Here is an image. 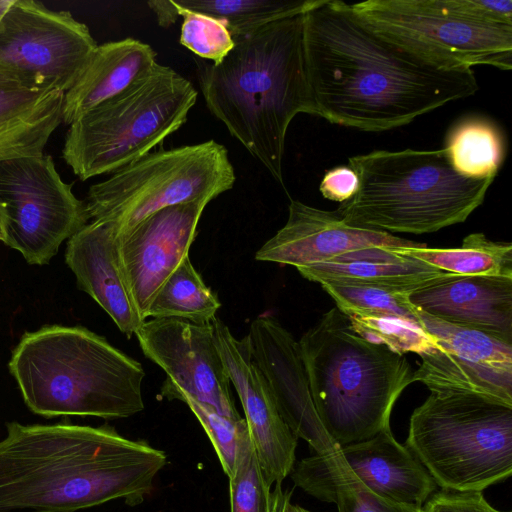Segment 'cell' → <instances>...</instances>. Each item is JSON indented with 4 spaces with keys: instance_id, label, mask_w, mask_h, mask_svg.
Listing matches in <instances>:
<instances>
[{
    "instance_id": "1",
    "label": "cell",
    "mask_w": 512,
    "mask_h": 512,
    "mask_svg": "<svg viewBox=\"0 0 512 512\" xmlns=\"http://www.w3.org/2000/svg\"><path fill=\"white\" fill-rule=\"evenodd\" d=\"M303 51L314 115L362 131L406 125L479 89L472 68L434 61L340 0H312Z\"/></svg>"
},
{
    "instance_id": "2",
    "label": "cell",
    "mask_w": 512,
    "mask_h": 512,
    "mask_svg": "<svg viewBox=\"0 0 512 512\" xmlns=\"http://www.w3.org/2000/svg\"><path fill=\"white\" fill-rule=\"evenodd\" d=\"M164 451L110 426L6 424L0 440V512H75L122 499L141 504Z\"/></svg>"
},
{
    "instance_id": "3",
    "label": "cell",
    "mask_w": 512,
    "mask_h": 512,
    "mask_svg": "<svg viewBox=\"0 0 512 512\" xmlns=\"http://www.w3.org/2000/svg\"><path fill=\"white\" fill-rule=\"evenodd\" d=\"M217 63H202L198 78L209 111L283 185L288 127L312 114L303 51V13L233 37Z\"/></svg>"
},
{
    "instance_id": "4",
    "label": "cell",
    "mask_w": 512,
    "mask_h": 512,
    "mask_svg": "<svg viewBox=\"0 0 512 512\" xmlns=\"http://www.w3.org/2000/svg\"><path fill=\"white\" fill-rule=\"evenodd\" d=\"M8 367L27 407L44 417L118 419L144 409L142 365L83 327L25 333Z\"/></svg>"
},
{
    "instance_id": "5",
    "label": "cell",
    "mask_w": 512,
    "mask_h": 512,
    "mask_svg": "<svg viewBox=\"0 0 512 512\" xmlns=\"http://www.w3.org/2000/svg\"><path fill=\"white\" fill-rule=\"evenodd\" d=\"M298 344L316 412L337 445L391 429L393 407L413 383L405 355L364 338L336 306Z\"/></svg>"
},
{
    "instance_id": "6",
    "label": "cell",
    "mask_w": 512,
    "mask_h": 512,
    "mask_svg": "<svg viewBox=\"0 0 512 512\" xmlns=\"http://www.w3.org/2000/svg\"><path fill=\"white\" fill-rule=\"evenodd\" d=\"M356 193L337 212L355 227L424 234L462 223L495 178L460 175L441 150H376L349 158Z\"/></svg>"
},
{
    "instance_id": "7",
    "label": "cell",
    "mask_w": 512,
    "mask_h": 512,
    "mask_svg": "<svg viewBox=\"0 0 512 512\" xmlns=\"http://www.w3.org/2000/svg\"><path fill=\"white\" fill-rule=\"evenodd\" d=\"M405 445L441 489L482 492L512 474V406L431 392L410 417Z\"/></svg>"
},
{
    "instance_id": "8",
    "label": "cell",
    "mask_w": 512,
    "mask_h": 512,
    "mask_svg": "<svg viewBox=\"0 0 512 512\" xmlns=\"http://www.w3.org/2000/svg\"><path fill=\"white\" fill-rule=\"evenodd\" d=\"M197 96L189 80L157 63L128 89L72 122L62 157L82 181L114 173L181 128Z\"/></svg>"
},
{
    "instance_id": "9",
    "label": "cell",
    "mask_w": 512,
    "mask_h": 512,
    "mask_svg": "<svg viewBox=\"0 0 512 512\" xmlns=\"http://www.w3.org/2000/svg\"><path fill=\"white\" fill-rule=\"evenodd\" d=\"M351 5L378 30L444 66L512 68L511 0H368Z\"/></svg>"
},
{
    "instance_id": "10",
    "label": "cell",
    "mask_w": 512,
    "mask_h": 512,
    "mask_svg": "<svg viewBox=\"0 0 512 512\" xmlns=\"http://www.w3.org/2000/svg\"><path fill=\"white\" fill-rule=\"evenodd\" d=\"M235 180L227 149L209 140L147 154L90 186L85 204L92 221H112L122 233L164 208L209 203Z\"/></svg>"
},
{
    "instance_id": "11",
    "label": "cell",
    "mask_w": 512,
    "mask_h": 512,
    "mask_svg": "<svg viewBox=\"0 0 512 512\" xmlns=\"http://www.w3.org/2000/svg\"><path fill=\"white\" fill-rule=\"evenodd\" d=\"M0 205L4 243L35 265L48 263L62 242L90 220L85 202L44 153L0 162Z\"/></svg>"
},
{
    "instance_id": "12",
    "label": "cell",
    "mask_w": 512,
    "mask_h": 512,
    "mask_svg": "<svg viewBox=\"0 0 512 512\" xmlns=\"http://www.w3.org/2000/svg\"><path fill=\"white\" fill-rule=\"evenodd\" d=\"M97 46L69 11L34 0H14L0 20V69L32 88L67 92Z\"/></svg>"
},
{
    "instance_id": "13",
    "label": "cell",
    "mask_w": 512,
    "mask_h": 512,
    "mask_svg": "<svg viewBox=\"0 0 512 512\" xmlns=\"http://www.w3.org/2000/svg\"><path fill=\"white\" fill-rule=\"evenodd\" d=\"M419 320L435 344L419 355L413 382L431 392L479 394L512 406V342L421 310Z\"/></svg>"
},
{
    "instance_id": "14",
    "label": "cell",
    "mask_w": 512,
    "mask_h": 512,
    "mask_svg": "<svg viewBox=\"0 0 512 512\" xmlns=\"http://www.w3.org/2000/svg\"><path fill=\"white\" fill-rule=\"evenodd\" d=\"M135 335L144 355L167 374L161 386L162 397L181 392L224 416L241 418L211 322L153 318L144 321Z\"/></svg>"
},
{
    "instance_id": "15",
    "label": "cell",
    "mask_w": 512,
    "mask_h": 512,
    "mask_svg": "<svg viewBox=\"0 0 512 512\" xmlns=\"http://www.w3.org/2000/svg\"><path fill=\"white\" fill-rule=\"evenodd\" d=\"M214 340L230 383L234 386L264 477L282 484L295 464L297 437L281 417L267 381L254 361L248 336L237 339L217 317Z\"/></svg>"
},
{
    "instance_id": "16",
    "label": "cell",
    "mask_w": 512,
    "mask_h": 512,
    "mask_svg": "<svg viewBox=\"0 0 512 512\" xmlns=\"http://www.w3.org/2000/svg\"><path fill=\"white\" fill-rule=\"evenodd\" d=\"M207 204L196 201L167 207L118 233L122 272L143 320L160 287L189 256Z\"/></svg>"
},
{
    "instance_id": "17",
    "label": "cell",
    "mask_w": 512,
    "mask_h": 512,
    "mask_svg": "<svg viewBox=\"0 0 512 512\" xmlns=\"http://www.w3.org/2000/svg\"><path fill=\"white\" fill-rule=\"evenodd\" d=\"M247 336L252 357L291 431L317 454L335 449L337 444L316 412L299 344L292 334L273 317L259 316L251 322Z\"/></svg>"
},
{
    "instance_id": "18",
    "label": "cell",
    "mask_w": 512,
    "mask_h": 512,
    "mask_svg": "<svg viewBox=\"0 0 512 512\" xmlns=\"http://www.w3.org/2000/svg\"><path fill=\"white\" fill-rule=\"evenodd\" d=\"M423 245L387 232L351 226L337 210H322L291 200L286 224L263 244L255 258L297 269L363 248Z\"/></svg>"
},
{
    "instance_id": "19",
    "label": "cell",
    "mask_w": 512,
    "mask_h": 512,
    "mask_svg": "<svg viewBox=\"0 0 512 512\" xmlns=\"http://www.w3.org/2000/svg\"><path fill=\"white\" fill-rule=\"evenodd\" d=\"M341 473L388 500L422 508L436 483L391 429L363 441L337 445L323 453Z\"/></svg>"
},
{
    "instance_id": "20",
    "label": "cell",
    "mask_w": 512,
    "mask_h": 512,
    "mask_svg": "<svg viewBox=\"0 0 512 512\" xmlns=\"http://www.w3.org/2000/svg\"><path fill=\"white\" fill-rule=\"evenodd\" d=\"M408 297L429 315L512 342V277L446 273Z\"/></svg>"
},
{
    "instance_id": "21",
    "label": "cell",
    "mask_w": 512,
    "mask_h": 512,
    "mask_svg": "<svg viewBox=\"0 0 512 512\" xmlns=\"http://www.w3.org/2000/svg\"><path fill=\"white\" fill-rule=\"evenodd\" d=\"M65 259L78 287L105 310L123 334L128 338L134 335L145 320L122 272L116 224L87 223L68 240Z\"/></svg>"
},
{
    "instance_id": "22",
    "label": "cell",
    "mask_w": 512,
    "mask_h": 512,
    "mask_svg": "<svg viewBox=\"0 0 512 512\" xmlns=\"http://www.w3.org/2000/svg\"><path fill=\"white\" fill-rule=\"evenodd\" d=\"M64 95L29 87L0 69V162L43 154L62 122Z\"/></svg>"
},
{
    "instance_id": "23",
    "label": "cell",
    "mask_w": 512,
    "mask_h": 512,
    "mask_svg": "<svg viewBox=\"0 0 512 512\" xmlns=\"http://www.w3.org/2000/svg\"><path fill=\"white\" fill-rule=\"evenodd\" d=\"M156 64L153 48L137 39L98 45L81 76L65 92L62 122L70 125L90 109L122 93Z\"/></svg>"
},
{
    "instance_id": "24",
    "label": "cell",
    "mask_w": 512,
    "mask_h": 512,
    "mask_svg": "<svg viewBox=\"0 0 512 512\" xmlns=\"http://www.w3.org/2000/svg\"><path fill=\"white\" fill-rule=\"evenodd\" d=\"M398 246H375L350 251L328 261L297 268L302 277L374 285L411 293L448 272L395 251Z\"/></svg>"
},
{
    "instance_id": "25",
    "label": "cell",
    "mask_w": 512,
    "mask_h": 512,
    "mask_svg": "<svg viewBox=\"0 0 512 512\" xmlns=\"http://www.w3.org/2000/svg\"><path fill=\"white\" fill-rule=\"evenodd\" d=\"M294 484L309 495L335 503L338 512H422V508L380 497L337 470L323 454L295 462L290 473Z\"/></svg>"
},
{
    "instance_id": "26",
    "label": "cell",
    "mask_w": 512,
    "mask_h": 512,
    "mask_svg": "<svg viewBox=\"0 0 512 512\" xmlns=\"http://www.w3.org/2000/svg\"><path fill=\"white\" fill-rule=\"evenodd\" d=\"M395 251L439 270L458 275L512 277V244L495 242L483 233L467 235L456 248L398 246Z\"/></svg>"
},
{
    "instance_id": "27",
    "label": "cell",
    "mask_w": 512,
    "mask_h": 512,
    "mask_svg": "<svg viewBox=\"0 0 512 512\" xmlns=\"http://www.w3.org/2000/svg\"><path fill=\"white\" fill-rule=\"evenodd\" d=\"M443 150L460 175L495 178L505 157L504 136L492 121L471 117L449 130Z\"/></svg>"
},
{
    "instance_id": "28",
    "label": "cell",
    "mask_w": 512,
    "mask_h": 512,
    "mask_svg": "<svg viewBox=\"0 0 512 512\" xmlns=\"http://www.w3.org/2000/svg\"><path fill=\"white\" fill-rule=\"evenodd\" d=\"M220 307L217 295L204 283L187 256L158 290L146 318H176L208 324Z\"/></svg>"
},
{
    "instance_id": "29",
    "label": "cell",
    "mask_w": 512,
    "mask_h": 512,
    "mask_svg": "<svg viewBox=\"0 0 512 512\" xmlns=\"http://www.w3.org/2000/svg\"><path fill=\"white\" fill-rule=\"evenodd\" d=\"M182 9L222 21L232 38L266 24L304 13L312 0H179Z\"/></svg>"
},
{
    "instance_id": "30",
    "label": "cell",
    "mask_w": 512,
    "mask_h": 512,
    "mask_svg": "<svg viewBox=\"0 0 512 512\" xmlns=\"http://www.w3.org/2000/svg\"><path fill=\"white\" fill-rule=\"evenodd\" d=\"M319 284L346 316L397 317L420 325L419 309L409 301L408 292L350 282L324 281Z\"/></svg>"
},
{
    "instance_id": "31",
    "label": "cell",
    "mask_w": 512,
    "mask_h": 512,
    "mask_svg": "<svg viewBox=\"0 0 512 512\" xmlns=\"http://www.w3.org/2000/svg\"><path fill=\"white\" fill-rule=\"evenodd\" d=\"M166 399L180 400L190 408L208 435L224 473L228 479L233 477L242 447L251 438L245 419L224 416L212 406L181 392Z\"/></svg>"
},
{
    "instance_id": "32",
    "label": "cell",
    "mask_w": 512,
    "mask_h": 512,
    "mask_svg": "<svg viewBox=\"0 0 512 512\" xmlns=\"http://www.w3.org/2000/svg\"><path fill=\"white\" fill-rule=\"evenodd\" d=\"M352 327L364 338L385 345L392 351L405 355H421L430 350L435 339L419 324L397 317L349 315Z\"/></svg>"
},
{
    "instance_id": "33",
    "label": "cell",
    "mask_w": 512,
    "mask_h": 512,
    "mask_svg": "<svg viewBox=\"0 0 512 512\" xmlns=\"http://www.w3.org/2000/svg\"><path fill=\"white\" fill-rule=\"evenodd\" d=\"M172 3L183 17L180 43L200 58L221 62L232 50L234 39L225 24L203 13L185 10Z\"/></svg>"
},
{
    "instance_id": "34",
    "label": "cell",
    "mask_w": 512,
    "mask_h": 512,
    "mask_svg": "<svg viewBox=\"0 0 512 512\" xmlns=\"http://www.w3.org/2000/svg\"><path fill=\"white\" fill-rule=\"evenodd\" d=\"M229 480L231 512H267L271 486L259 465L251 438L243 445Z\"/></svg>"
},
{
    "instance_id": "35",
    "label": "cell",
    "mask_w": 512,
    "mask_h": 512,
    "mask_svg": "<svg viewBox=\"0 0 512 512\" xmlns=\"http://www.w3.org/2000/svg\"><path fill=\"white\" fill-rule=\"evenodd\" d=\"M422 512H504L491 506L482 492H455L441 489L422 506ZM510 512V511H508Z\"/></svg>"
},
{
    "instance_id": "36",
    "label": "cell",
    "mask_w": 512,
    "mask_h": 512,
    "mask_svg": "<svg viewBox=\"0 0 512 512\" xmlns=\"http://www.w3.org/2000/svg\"><path fill=\"white\" fill-rule=\"evenodd\" d=\"M358 176L349 166H338L326 171L319 190L328 200L343 203L357 191Z\"/></svg>"
},
{
    "instance_id": "37",
    "label": "cell",
    "mask_w": 512,
    "mask_h": 512,
    "mask_svg": "<svg viewBox=\"0 0 512 512\" xmlns=\"http://www.w3.org/2000/svg\"><path fill=\"white\" fill-rule=\"evenodd\" d=\"M292 492L284 490L282 484H276L270 492L267 512H311L291 502Z\"/></svg>"
},
{
    "instance_id": "38",
    "label": "cell",
    "mask_w": 512,
    "mask_h": 512,
    "mask_svg": "<svg viewBox=\"0 0 512 512\" xmlns=\"http://www.w3.org/2000/svg\"><path fill=\"white\" fill-rule=\"evenodd\" d=\"M147 4L156 15L157 21L162 27H169L179 17L172 0L148 1Z\"/></svg>"
},
{
    "instance_id": "39",
    "label": "cell",
    "mask_w": 512,
    "mask_h": 512,
    "mask_svg": "<svg viewBox=\"0 0 512 512\" xmlns=\"http://www.w3.org/2000/svg\"><path fill=\"white\" fill-rule=\"evenodd\" d=\"M6 233H5V214L0 205V241L5 242Z\"/></svg>"
},
{
    "instance_id": "40",
    "label": "cell",
    "mask_w": 512,
    "mask_h": 512,
    "mask_svg": "<svg viewBox=\"0 0 512 512\" xmlns=\"http://www.w3.org/2000/svg\"><path fill=\"white\" fill-rule=\"evenodd\" d=\"M14 0H0V20L9 9Z\"/></svg>"
}]
</instances>
